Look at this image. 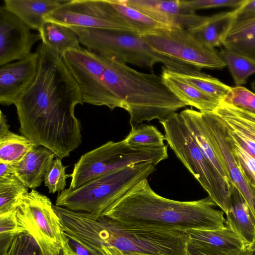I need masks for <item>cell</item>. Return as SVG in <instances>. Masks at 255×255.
I'll return each mask as SVG.
<instances>
[{
  "mask_svg": "<svg viewBox=\"0 0 255 255\" xmlns=\"http://www.w3.org/2000/svg\"><path fill=\"white\" fill-rule=\"evenodd\" d=\"M36 51V78L14 104L19 131L62 159L81 144V125L75 108L83 102L78 85L62 57L42 42Z\"/></svg>",
  "mask_w": 255,
  "mask_h": 255,
  "instance_id": "cell-1",
  "label": "cell"
},
{
  "mask_svg": "<svg viewBox=\"0 0 255 255\" xmlns=\"http://www.w3.org/2000/svg\"><path fill=\"white\" fill-rule=\"evenodd\" d=\"M208 196L181 201L162 197L143 180L109 207L102 216L134 226L156 230H211L226 227L223 211Z\"/></svg>",
  "mask_w": 255,
  "mask_h": 255,
  "instance_id": "cell-2",
  "label": "cell"
},
{
  "mask_svg": "<svg viewBox=\"0 0 255 255\" xmlns=\"http://www.w3.org/2000/svg\"><path fill=\"white\" fill-rule=\"evenodd\" d=\"M61 221L66 234L100 253L112 246L125 255H187L189 239L185 232L134 226L69 210Z\"/></svg>",
  "mask_w": 255,
  "mask_h": 255,
  "instance_id": "cell-3",
  "label": "cell"
},
{
  "mask_svg": "<svg viewBox=\"0 0 255 255\" xmlns=\"http://www.w3.org/2000/svg\"><path fill=\"white\" fill-rule=\"evenodd\" d=\"M100 55L105 65L104 84L121 108L129 114L131 127L153 120L161 122L187 106L166 86L161 76L140 72L115 58Z\"/></svg>",
  "mask_w": 255,
  "mask_h": 255,
  "instance_id": "cell-4",
  "label": "cell"
},
{
  "mask_svg": "<svg viewBox=\"0 0 255 255\" xmlns=\"http://www.w3.org/2000/svg\"><path fill=\"white\" fill-rule=\"evenodd\" d=\"M77 34L86 49L126 63L152 69L158 63L172 71L187 74L201 72L192 66L153 50L143 36L137 33L69 26Z\"/></svg>",
  "mask_w": 255,
  "mask_h": 255,
  "instance_id": "cell-5",
  "label": "cell"
},
{
  "mask_svg": "<svg viewBox=\"0 0 255 255\" xmlns=\"http://www.w3.org/2000/svg\"><path fill=\"white\" fill-rule=\"evenodd\" d=\"M155 166L148 162L128 165L89 181L76 189H65L59 192L55 205L100 217L137 183L147 179Z\"/></svg>",
  "mask_w": 255,
  "mask_h": 255,
  "instance_id": "cell-6",
  "label": "cell"
},
{
  "mask_svg": "<svg viewBox=\"0 0 255 255\" xmlns=\"http://www.w3.org/2000/svg\"><path fill=\"white\" fill-rule=\"evenodd\" d=\"M167 145L141 148L128 145L124 139L106 143L82 155L75 164L69 188L76 189L93 179L125 166L148 162L156 166L168 158Z\"/></svg>",
  "mask_w": 255,
  "mask_h": 255,
  "instance_id": "cell-7",
  "label": "cell"
},
{
  "mask_svg": "<svg viewBox=\"0 0 255 255\" xmlns=\"http://www.w3.org/2000/svg\"><path fill=\"white\" fill-rule=\"evenodd\" d=\"M15 213L20 227L36 240L44 255H65L68 240L46 196L31 189L19 199Z\"/></svg>",
  "mask_w": 255,
  "mask_h": 255,
  "instance_id": "cell-8",
  "label": "cell"
},
{
  "mask_svg": "<svg viewBox=\"0 0 255 255\" xmlns=\"http://www.w3.org/2000/svg\"><path fill=\"white\" fill-rule=\"evenodd\" d=\"M165 140L177 158L226 214L230 201L223 193L210 164L186 126L180 113L160 122Z\"/></svg>",
  "mask_w": 255,
  "mask_h": 255,
  "instance_id": "cell-9",
  "label": "cell"
},
{
  "mask_svg": "<svg viewBox=\"0 0 255 255\" xmlns=\"http://www.w3.org/2000/svg\"><path fill=\"white\" fill-rule=\"evenodd\" d=\"M142 36L156 52L198 69H219L226 66L215 48L205 44L185 28L166 26Z\"/></svg>",
  "mask_w": 255,
  "mask_h": 255,
  "instance_id": "cell-10",
  "label": "cell"
},
{
  "mask_svg": "<svg viewBox=\"0 0 255 255\" xmlns=\"http://www.w3.org/2000/svg\"><path fill=\"white\" fill-rule=\"evenodd\" d=\"M62 59L78 85L83 103L104 106L111 110L121 108L119 101L104 84L105 65L100 54L81 48L67 51Z\"/></svg>",
  "mask_w": 255,
  "mask_h": 255,
  "instance_id": "cell-11",
  "label": "cell"
},
{
  "mask_svg": "<svg viewBox=\"0 0 255 255\" xmlns=\"http://www.w3.org/2000/svg\"><path fill=\"white\" fill-rule=\"evenodd\" d=\"M67 26L137 33L115 10L110 0H68L45 17ZM139 34V33H138Z\"/></svg>",
  "mask_w": 255,
  "mask_h": 255,
  "instance_id": "cell-12",
  "label": "cell"
},
{
  "mask_svg": "<svg viewBox=\"0 0 255 255\" xmlns=\"http://www.w3.org/2000/svg\"><path fill=\"white\" fill-rule=\"evenodd\" d=\"M207 135L227 168L231 178L245 199L255 219V191L248 183L234 157L225 125L214 112H201Z\"/></svg>",
  "mask_w": 255,
  "mask_h": 255,
  "instance_id": "cell-13",
  "label": "cell"
},
{
  "mask_svg": "<svg viewBox=\"0 0 255 255\" xmlns=\"http://www.w3.org/2000/svg\"><path fill=\"white\" fill-rule=\"evenodd\" d=\"M26 24L3 5L0 7V66L29 55L34 44L41 40Z\"/></svg>",
  "mask_w": 255,
  "mask_h": 255,
  "instance_id": "cell-14",
  "label": "cell"
},
{
  "mask_svg": "<svg viewBox=\"0 0 255 255\" xmlns=\"http://www.w3.org/2000/svg\"><path fill=\"white\" fill-rule=\"evenodd\" d=\"M129 6L164 26H177L191 30L206 23L210 16L198 15L181 0H125Z\"/></svg>",
  "mask_w": 255,
  "mask_h": 255,
  "instance_id": "cell-15",
  "label": "cell"
},
{
  "mask_svg": "<svg viewBox=\"0 0 255 255\" xmlns=\"http://www.w3.org/2000/svg\"><path fill=\"white\" fill-rule=\"evenodd\" d=\"M39 55L36 51L0 68V103L14 104L34 81L38 71Z\"/></svg>",
  "mask_w": 255,
  "mask_h": 255,
  "instance_id": "cell-16",
  "label": "cell"
},
{
  "mask_svg": "<svg viewBox=\"0 0 255 255\" xmlns=\"http://www.w3.org/2000/svg\"><path fill=\"white\" fill-rule=\"evenodd\" d=\"M180 114L212 168L223 193L230 202L231 195L235 184L207 135L201 113L192 109H186L182 111Z\"/></svg>",
  "mask_w": 255,
  "mask_h": 255,
  "instance_id": "cell-17",
  "label": "cell"
},
{
  "mask_svg": "<svg viewBox=\"0 0 255 255\" xmlns=\"http://www.w3.org/2000/svg\"><path fill=\"white\" fill-rule=\"evenodd\" d=\"M228 132L255 158V113L221 101L214 112Z\"/></svg>",
  "mask_w": 255,
  "mask_h": 255,
  "instance_id": "cell-18",
  "label": "cell"
},
{
  "mask_svg": "<svg viewBox=\"0 0 255 255\" xmlns=\"http://www.w3.org/2000/svg\"><path fill=\"white\" fill-rule=\"evenodd\" d=\"M55 156L45 147H35L20 160L12 164L15 175L28 189H35L41 185Z\"/></svg>",
  "mask_w": 255,
  "mask_h": 255,
  "instance_id": "cell-19",
  "label": "cell"
},
{
  "mask_svg": "<svg viewBox=\"0 0 255 255\" xmlns=\"http://www.w3.org/2000/svg\"><path fill=\"white\" fill-rule=\"evenodd\" d=\"M68 0H4L3 6L38 31L45 17Z\"/></svg>",
  "mask_w": 255,
  "mask_h": 255,
  "instance_id": "cell-20",
  "label": "cell"
},
{
  "mask_svg": "<svg viewBox=\"0 0 255 255\" xmlns=\"http://www.w3.org/2000/svg\"><path fill=\"white\" fill-rule=\"evenodd\" d=\"M225 224L247 245L255 238V219L239 189L235 185L230 197Z\"/></svg>",
  "mask_w": 255,
  "mask_h": 255,
  "instance_id": "cell-21",
  "label": "cell"
},
{
  "mask_svg": "<svg viewBox=\"0 0 255 255\" xmlns=\"http://www.w3.org/2000/svg\"><path fill=\"white\" fill-rule=\"evenodd\" d=\"M161 76L166 86L186 106L195 107L201 112H213L220 104V101L176 78L165 67H162Z\"/></svg>",
  "mask_w": 255,
  "mask_h": 255,
  "instance_id": "cell-22",
  "label": "cell"
},
{
  "mask_svg": "<svg viewBox=\"0 0 255 255\" xmlns=\"http://www.w3.org/2000/svg\"><path fill=\"white\" fill-rule=\"evenodd\" d=\"M211 230H189L186 233L188 242L195 246L212 250L232 251L248 247L231 228Z\"/></svg>",
  "mask_w": 255,
  "mask_h": 255,
  "instance_id": "cell-23",
  "label": "cell"
},
{
  "mask_svg": "<svg viewBox=\"0 0 255 255\" xmlns=\"http://www.w3.org/2000/svg\"><path fill=\"white\" fill-rule=\"evenodd\" d=\"M6 116L0 111V163L13 164L38 145L31 139L9 130Z\"/></svg>",
  "mask_w": 255,
  "mask_h": 255,
  "instance_id": "cell-24",
  "label": "cell"
},
{
  "mask_svg": "<svg viewBox=\"0 0 255 255\" xmlns=\"http://www.w3.org/2000/svg\"><path fill=\"white\" fill-rule=\"evenodd\" d=\"M42 43L61 57L69 50L82 48L76 33L70 27L45 21L38 31Z\"/></svg>",
  "mask_w": 255,
  "mask_h": 255,
  "instance_id": "cell-25",
  "label": "cell"
},
{
  "mask_svg": "<svg viewBox=\"0 0 255 255\" xmlns=\"http://www.w3.org/2000/svg\"><path fill=\"white\" fill-rule=\"evenodd\" d=\"M235 10L210 16L202 25L189 30L209 46L215 48L223 45L225 36L235 20Z\"/></svg>",
  "mask_w": 255,
  "mask_h": 255,
  "instance_id": "cell-26",
  "label": "cell"
},
{
  "mask_svg": "<svg viewBox=\"0 0 255 255\" xmlns=\"http://www.w3.org/2000/svg\"><path fill=\"white\" fill-rule=\"evenodd\" d=\"M218 54L229 68L236 86L245 84L250 76L255 74V59L225 47Z\"/></svg>",
  "mask_w": 255,
  "mask_h": 255,
  "instance_id": "cell-27",
  "label": "cell"
},
{
  "mask_svg": "<svg viewBox=\"0 0 255 255\" xmlns=\"http://www.w3.org/2000/svg\"><path fill=\"white\" fill-rule=\"evenodd\" d=\"M171 72L176 78L220 102L224 100L232 89V87L219 80L202 72L196 74H187Z\"/></svg>",
  "mask_w": 255,
  "mask_h": 255,
  "instance_id": "cell-28",
  "label": "cell"
},
{
  "mask_svg": "<svg viewBox=\"0 0 255 255\" xmlns=\"http://www.w3.org/2000/svg\"><path fill=\"white\" fill-rule=\"evenodd\" d=\"M0 255H44L36 240L26 232L0 237Z\"/></svg>",
  "mask_w": 255,
  "mask_h": 255,
  "instance_id": "cell-29",
  "label": "cell"
},
{
  "mask_svg": "<svg viewBox=\"0 0 255 255\" xmlns=\"http://www.w3.org/2000/svg\"><path fill=\"white\" fill-rule=\"evenodd\" d=\"M110 0L120 16L126 22L133 26L140 35H142L156 28L166 26L140 11L128 6L125 0Z\"/></svg>",
  "mask_w": 255,
  "mask_h": 255,
  "instance_id": "cell-30",
  "label": "cell"
},
{
  "mask_svg": "<svg viewBox=\"0 0 255 255\" xmlns=\"http://www.w3.org/2000/svg\"><path fill=\"white\" fill-rule=\"evenodd\" d=\"M28 188L15 175L0 178V215L13 211Z\"/></svg>",
  "mask_w": 255,
  "mask_h": 255,
  "instance_id": "cell-31",
  "label": "cell"
},
{
  "mask_svg": "<svg viewBox=\"0 0 255 255\" xmlns=\"http://www.w3.org/2000/svg\"><path fill=\"white\" fill-rule=\"evenodd\" d=\"M124 140L128 145L136 147L155 148L165 145V135L150 125L132 127Z\"/></svg>",
  "mask_w": 255,
  "mask_h": 255,
  "instance_id": "cell-32",
  "label": "cell"
},
{
  "mask_svg": "<svg viewBox=\"0 0 255 255\" xmlns=\"http://www.w3.org/2000/svg\"><path fill=\"white\" fill-rule=\"evenodd\" d=\"M227 138L234 157L248 183L255 191V158L240 145L227 128Z\"/></svg>",
  "mask_w": 255,
  "mask_h": 255,
  "instance_id": "cell-33",
  "label": "cell"
},
{
  "mask_svg": "<svg viewBox=\"0 0 255 255\" xmlns=\"http://www.w3.org/2000/svg\"><path fill=\"white\" fill-rule=\"evenodd\" d=\"M61 160L58 157L54 159L45 175L44 182L49 193L61 192L65 189L66 179L69 177V175L66 173V169L68 166H64Z\"/></svg>",
  "mask_w": 255,
  "mask_h": 255,
  "instance_id": "cell-34",
  "label": "cell"
},
{
  "mask_svg": "<svg viewBox=\"0 0 255 255\" xmlns=\"http://www.w3.org/2000/svg\"><path fill=\"white\" fill-rule=\"evenodd\" d=\"M255 37V17L235 21L227 32L223 44L224 43L237 42Z\"/></svg>",
  "mask_w": 255,
  "mask_h": 255,
  "instance_id": "cell-35",
  "label": "cell"
},
{
  "mask_svg": "<svg viewBox=\"0 0 255 255\" xmlns=\"http://www.w3.org/2000/svg\"><path fill=\"white\" fill-rule=\"evenodd\" d=\"M222 101L255 113V93L242 86L232 87Z\"/></svg>",
  "mask_w": 255,
  "mask_h": 255,
  "instance_id": "cell-36",
  "label": "cell"
},
{
  "mask_svg": "<svg viewBox=\"0 0 255 255\" xmlns=\"http://www.w3.org/2000/svg\"><path fill=\"white\" fill-rule=\"evenodd\" d=\"M246 0H182V4L187 9L196 11V10L221 7H230L237 8Z\"/></svg>",
  "mask_w": 255,
  "mask_h": 255,
  "instance_id": "cell-37",
  "label": "cell"
},
{
  "mask_svg": "<svg viewBox=\"0 0 255 255\" xmlns=\"http://www.w3.org/2000/svg\"><path fill=\"white\" fill-rule=\"evenodd\" d=\"M24 232L20 227L16 216L15 209L13 211L0 215V237H6Z\"/></svg>",
  "mask_w": 255,
  "mask_h": 255,
  "instance_id": "cell-38",
  "label": "cell"
},
{
  "mask_svg": "<svg viewBox=\"0 0 255 255\" xmlns=\"http://www.w3.org/2000/svg\"><path fill=\"white\" fill-rule=\"evenodd\" d=\"M186 252L187 255H251L249 246L241 250L224 251L202 248L189 242L187 245Z\"/></svg>",
  "mask_w": 255,
  "mask_h": 255,
  "instance_id": "cell-39",
  "label": "cell"
},
{
  "mask_svg": "<svg viewBox=\"0 0 255 255\" xmlns=\"http://www.w3.org/2000/svg\"><path fill=\"white\" fill-rule=\"evenodd\" d=\"M223 45L255 59V37L234 42L224 43Z\"/></svg>",
  "mask_w": 255,
  "mask_h": 255,
  "instance_id": "cell-40",
  "label": "cell"
},
{
  "mask_svg": "<svg viewBox=\"0 0 255 255\" xmlns=\"http://www.w3.org/2000/svg\"><path fill=\"white\" fill-rule=\"evenodd\" d=\"M65 234L70 247L68 255H102L99 252L83 244L72 236Z\"/></svg>",
  "mask_w": 255,
  "mask_h": 255,
  "instance_id": "cell-41",
  "label": "cell"
},
{
  "mask_svg": "<svg viewBox=\"0 0 255 255\" xmlns=\"http://www.w3.org/2000/svg\"><path fill=\"white\" fill-rule=\"evenodd\" d=\"M235 10V21L255 17V0H246L242 5Z\"/></svg>",
  "mask_w": 255,
  "mask_h": 255,
  "instance_id": "cell-42",
  "label": "cell"
},
{
  "mask_svg": "<svg viewBox=\"0 0 255 255\" xmlns=\"http://www.w3.org/2000/svg\"><path fill=\"white\" fill-rule=\"evenodd\" d=\"M11 175H15L14 169L12 164L0 163V178Z\"/></svg>",
  "mask_w": 255,
  "mask_h": 255,
  "instance_id": "cell-43",
  "label": "cell"
},
{
  "mask_svg": "<svg viewBox=\"0 0 255 255\" xmlns=\"http://www.w3.org/2000/svg\"><path fill=\"white\" fill-rule=\"evenodd\" d=\"M101 254L102 255H125L122 251L112 246L104 248Z\"/></svg>",
  "mask_w": 255,
  "mask_h": 255,
  "instance_id": "cell-44",
  "label": "cell"
},
{
  "mask_svg": "<svg viewBox=\"0 0 255 255\" xmlns=\"http://www.w3.org/2000/svg\"><path fill=\"white\" fill-rule=\"evenodd\" d=\"M251 252V255H255V238L253 242L249 246Z\"/></svg>",
  "mask_w": 255,
  "mask_h": 255,
  "instance_id": "cell-45",
  "label": "cell"
},
{
  "mask_svg": "<svg viewBox=\"0 0 255 255\" xmlns=\"http://www.w3.org/2000/svg\"><path fill=\"white\" fill-rule=\"evenodd\" d=\"M251 87L252 89L254 90V91L255 92V80L254 81L252 84H251Z\"/></svg>",
  "mask_w": 255,
  "mask_h": 255,
  "instance_id": "cell-46",
  "label": "cell"
}]
</instances>
